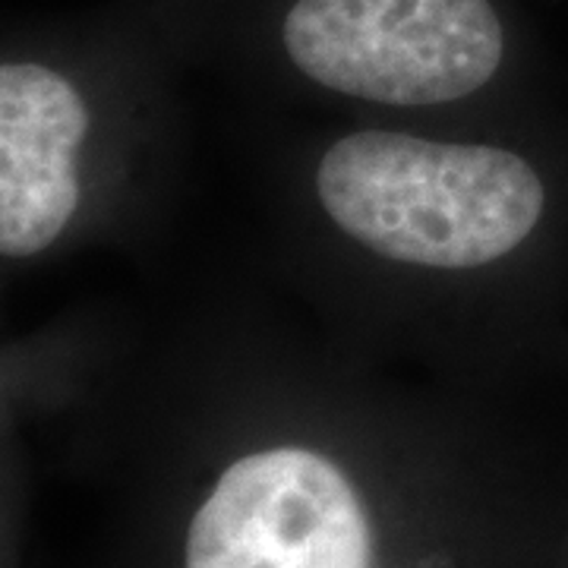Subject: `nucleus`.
Returning <instances> with one entry per match:
<instances>
[{
	"label": "nucleus",
	"mask_w": 568,
	"mask_h": 568,
	"mask_svg": "<svg viewBox=\"0 0 568 568\" xmlns=\"http://www.w3.org/2000/svg\"><path fill=\"white\" fill-rule=\"evenodd\" d=\"M284 48L332 92L424 108L487 85L506 36L489 0H297Z\"/></svg>",
	"instance_id": "nucleus-2"
},
{
	"label": "nucleus",
	"mask_w": 568,
	"mask_h": 568,
	"mask_svg": "<svg viewBox=\"0 0 568 568\" xmlns=\"http://www.w3.org/2000/svg\"><path fill=\"white\" fill-rule=\"evenodd\" d=\"M320 203L366 250L426 268H477L511 253L544 212V183L493 145L364 130L316 171Z\"/></svg>",
	"instance_id": "nucleus-1"
},
{
	"label": "nucleus",
	"mask_w": 568,
	"mask_h": 568,
	"mask_svg": "<svg viewBox=\"0 0 568 568\" xmlns=\"http://www.w3.org/2000/svg\"><path fill=\"white\" fill-rule=\"evenodd\" d=\"M89 111L61 73L41 63L0 70V250L10 260L51 246L80 205L77 149Z\"/></svg>",
	"instance_id": "nucleus-4"
},
{
	"label": "nucleus",
	"mask_w": 568,
	"mask_h": 568,
	"mask_svg": "<svg viewBox=\"0 0 568 568\" xmlns=\"http://www.w3.org/2000/svg\"><path fill=\"white\" fill-rule=\"evenodd\" d=\"M369 525L345 474L306 448L227 467L186 534V568H366Z\"/></svg>",
	"instance_id": "nucleus-3"
}]
</instances>
